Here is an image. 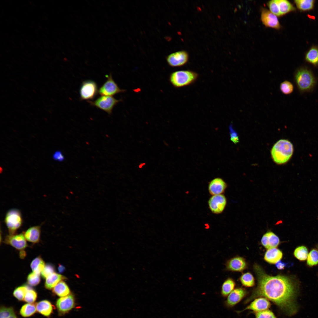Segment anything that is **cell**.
I'll list each match as a JSON object with an SVG mask.
<instances>
[{"label":"cell","instance_id":"1","mask_svg":"<svg viewBox=\"0 0 318 318\" xmlns=\"http://www.w3.org/2000/svg\"><path fill=\"white\" fill-rule=\"evenodd\" d=\"M258 285L252 297H264L274 302L288 315L292 316L298 310L296 298L297 288L290 277L282 275L271 276L257 265L254 267Z\"/></svg>","mask_w":318,"mask_h":318},{"label":"cell","instance_id":"2","mask_svg":"<svg viewBox=\"0 0 318 318\" xmlns=\"http://www.w3.org/2000/svg\"><path fill=\"white\" fill-rule=\"evenodd\" d=\"M293 151V146L291 142L287 140L281 139L273 146L271 150V155L276 163L282 165L289 160Z\"/></svg>","mask_w":318,"mask_h":318},{"label":"cell","instance_id":"3","mask_svg":"<svg viewBox=\"0 0 318 318\" xmlns=\"http://www.w3.org/2000/svg\"><path fill=\"white\" fill-rule=\"evenodd\" d=\"M198 76V73L191 70H178L170 74L169 80L174 87L179 88L193 84L197 81Z\"/></svg>","mask_w":318,"mask_h":318},{"label":"cell","instance_id":"4","mask_svg":"<svg viewBox=\"0 0 318 318\" xmlns=\"http://www.w3.org/2000/svg\"><path fill=\"white\" fill-rule=\"evenodd\" d=\"M295 77L298 88L302 91L310 90L315 83L313 74L306 69L302 68L298 70L295 74Z\"/></svg>","mask_w":318,"mask_h":318},{"label":"cell","instance_id":"5","mask_svg":"<svg viewBox=\"0 0 318 318\" xmlns=\"http://www.w3.org/2000/svg\"><path fill=\"white\" fill-rule=\"evenodd\" d=\"M4 221L9 234H15L22 223V219L20 212L15 208L9 210L6 215Z\"/></svg>","mask_w":318,"mask_h":318},{"label":"cell","instance_id":"6","mask_svg":"<svg viewBox=\"0 0 318 318\" xmlns=\"http://www.w3.org/2000/svg\"><path fill=\"white\" fill-rule=\"evenodd\" d=\"M121 99L117 100L112 96H101L94 101H87L90 105L95 107L110 115L114 107Z\"/></svg>","mask_w":318,"mask_h":318},{"label":"cell","instance_id":"7","mask_svg":"<svg viewBox=\"0 0 318 318\" xmlns=\"http://www.w3.org/2000/svg\"><path fill=\"white\" fill-rule=\"evenodd\" d=\"M98 93L97 86L95 82L88 80L82 82L80 90L81 100L91 101L96 97Z\"/></svg>","mask_w":318,"mask_h":318},{"label":"cell","instance_id":"8","mask_svg":"<svg viewBox=\"0 0 318 318\" xmlns=\"http://www.w3.org/2000/svg\"><path fill=\"white\" fill-rule=\"evenodd\" d=\"M75 297L71 294L58 298L56 305L59 315L63 316L68 313L75 307Z\"/></svg>","mask_w":318,"mask_h":318},{"label":"cell","instance_id":"9","mask_svg":"<svg viewBox=\"0 0 318 318\" xmlns=\"http://www.w3.org/2000/svg\"><path fill=\"white\" fill-rule=\"evenodd\" d=\"M125 90L120 89L112 78L111 74L107 77V79L98 90L101 96H112L119 93L124 92Z\"/></svg>","mask_w":318,"mask_h":318},{"label":"cell","instance_id":"10","mask_svg":"<svg viewBox=\"0 0 318 318\" xmlns=\"http://www.w3.org/2000/svg\"><path fill=\"white\" fill-rule=\"evenodd\" d=\"M226 204V198L223 194L212 196L208 201L210 210L215 214L222 213L224 210Z\"/></svg>","mask_w":318,"mask_h":318},{"label":"cell","instance_id":"11","mask_svg":"<svg viewBox=\"0 0 318 318\" xmlns=\"http://www.w3.org/2000/svg\"><path fill=\"white\" fill-rule=\"evenodd\" d=\"M188 60V54L184 51L172 53L168 55L166 58L168 64L173 67L182 66L187 63Z\"/></svg>","mask_w":318,"mask_h":318},{"label":"cell","instance_id":"12","mask_svg":"<svg viewBox=\"0 0 318 318\" xmlns=\"http://www.w3.org/2000/svg\"><path fill=\"white\" fill-rule=\"evenodd\" d=\"M4 242L21 251L24 250L28 246L24 233L7 235L6 236Z\"/></svg>","mask_w":318,"mask_h":318},{"label":"cell","instance_id":"13","mask_svg":"<svg viewBox=\"0 0 318 318\" xmlns=\"http://www.w3.org/2000/svg\"><path fill=\"white\" fill-rule=\"evenodd\" d=\"M261 18L262 23L266 26L276 29L280 28L277 16L268 9L265 8L262 9Z\"/></svg>","mask_w":318,"mask_h":318},{"label":"cell","instance_id":"14","mask_svg":"<svg viewBox=\"0 0 318 318\" xmlns=\"http://www.w3.org/2000/svg\"><path fill=\"white\" fill-rule=\"evenodd\" d=\"M227 186V184L222 179L216 178L209 182L208 190L212 196L221 194L224 192Z\"/></svg>","mask_w":318,"mask_h":318},{"label":"cell","instance_id":"15","mask_svg":"<svg viewBox=\"0 0 318 318\" xmlns=\"http://www.w3.org/2000/svg\"><path fill=\"white\" fill-rule=\"evenodd\" d=\"M279 243L280 240L279 237L271 231H268L265 233L261 239L262 244L268 249L276 248Z\"/></svg>","mask_w":318,"mask_h":318},{"label":"cell","instance_id":"16","mask_svg":"<svg viewBox=\"0 0 318 318\" xmlns=\"http://www.w3.org/2000/svg\"><path fill=\"white\" fill-rule=\"evenodd\" d=\"M246 264L243 258L237 256L233 258L227 262L226 267L228 269L233 271L241 272L246 268Z\"/></svg>","mask_w":318,"mask_h":318},{"label":"cell","instance_id":"17","mask_svg":"<svg viewBox=\"0 0 318 318\" xmlns=\"http://www.w3.org/2000/svg\"><path fill=\"white\" fill-rule=\"evenodd\" d=\"M245 290L242 288L234 289L228 295L226 304L228 307H232L239 302L246 294Z\"/></svg>","mask_w":318,"mask_h":318},{"label":"cell","instance_id":"18","mask_svg":"<svg viewBox=\"0 0 318 318\" xmlns=\"http://www.w3.org/2000/svg\"><path fill=\"white\" fill-rule=\"evenodd\" d=\"M270 306V303L267 299L260 298L255 299L244 310L250 309L258 312L267 310Z\"/></svg>","mask_w":318,"mask_h":318},{"label":"cell","instance_id":"19","mask_svg":"<svg viewBox=\"0 0 318 318\" xmlns=\"http://www.w3.org/2000/svg\"><path fill=\"white\" fill-rule=\"evenodd\" d=\"M40 234L41 228L39 226L30 227L24 233L26 240L34 244L39 242Z\"/></svg>","mask_w":318,"mask_h":318},{"label":"cell","instance_id":"20","mask_svg":"<svg viewBox=\"0 0 318 318\" xmlns=\"http://www.w3.org/2000/svg\"><path fill=\"white\" fill-rule=\"evenodd\" d=\"M36 305L37 311L44 316L49 317L53 312L54 306L47 300L40 301L37 303Z\"/></svg>","mask_w":318,"mask_h":318},{"label":"cell","instance_id":"21","mask_svg":"<svg viewBox=\"0 0 318 318\" xmlns=\"http://www.w3.org/2000/svg\"><path fill=\"white\" fill-rule=\"evenodd\" d=\"M283 254L279 249L276 248L268 249L266 252L264 259L271 264H275L282 258Z\"/></svg>","mask_w":318,"mask_h":318},{"label":"cell","instance_id":"22","mask_svg":"<svg viewBox=\"0 0 318 318\" xmlns=\"http://www.w3.org/2000/svg\"><path fill=\"white\" fill-rule=\"evenodd\" d=\"M65 279L66 278L64 276L54 272L46 279L45 287L48 290L52 289L60 281Z\"/></svg>","mask_w":318,"mask_h":318},{"label":"cell","instance_id":"23","mask_svg":"<svg viewBox=\"0 0 318 318\" xmlns=\"http://www.w3.org/2000/svg\"><path fill=\"white\" fill-rule=\"evenodd\" d=\"M52 292L60 297H64L70 294V290L68 286L63 281H60L52 289Z\"/></svg>","mask_w":318,"mask_h":318},{"label":"cell","instance_id":"24","mask_svg":"<svg viewBox=\"0 0 318 318\" xmlns=\"http://www.w3.org/2000/svg\"><path fill=\"white\" fill-rule=\"evenodd\" d=\"M279 8L281 16L285 15L295 10L293 5L286 0H276Z\"/></svg>","mask_w":318,"mask_h":318},{"label":"cell","instance_id":"25","mask_svg":"<svg viewBox=\"0 0 318 318\" xmlns=\"http://www.w3.org/2000/svg\"><path fill=\"white\" fill-rule=\"evenodd\" d=\"M37 311L36 305L33 303H28L22 306L19 313L23 317H27L33 315Z\"/></svg>","mask_w":318,"mask_h":318},{"label":"cell","instance_id":"26","mask_svg":"<svg viewBox=\"0 0 318 318\" xmlns=\"http://www.w3.org/2000/svg\"><path fill=\"white\" fill-rule=\"evenodd\" d=\"M45 266L44 262L40 256L34 259L30 264V267L33 271L39 274Z\"/></svg>","mask_w":318,"mask_h":318},{"label":"cell","instance_id":"27","mask_svg":"<svg viewBox=\"0 0 318 318\" xmlns=\"http://www.w3.org/2000/svg\"><path fill=\"white\" fill-rule=\"evenodd\" d=\"M235 285L234 281L229 278L225 281L222 285L221 294L224 297L228 295L233 290Z\"/></svg>","mask_w":318,"mask_h":318},{"label":"cell","instance_id":"28","mask_svg":"<svg viewBox=\"0 0 318 318\" xmlns=\"http://www.w3.org/2000/svg\"><path fill=\"white\" fill-rule=\"evenodd\" d=\"M297 7L300 10L307 11L313 9L314 1L313 0H296L294 1Z\"/></svg>","mask_w":318,"mask_h":318},{"label":"cell","instance_id":"29","mask_svg":"<svg viewBox=\"0 0 318 318\" xmlns=\"http://www.w3.org/2000/svg\"><path fill=\"white\" fill-rule=\"evenodd\" d=\"M306 59L309 62L314 65L318 64V49L316 47H312L307 53Z\"/></svg>","mask_w":318,"mask_h":318},{"label":"cell","instance_id":"30","mask_svg":"<svg viewBox=\"0 0 318 318\" xmlns=\"http://www.w3.org/2000/svg\"><path fill=\"white\" fill-rule=\"evenodd\" d=\"M0 312V318H18L12 307L1 306Z\"/></svg>","mask_w":318,"mask_h":318},{"label":"cell","instance_id":"31","mask_svg":"<svg viewBox=\"0 0 318 318\" xmlns=\"http://www.w3.org/2000/svg\"><path fill=\"white\" fill-rule=\"evenodd\" d=\"M294 255L297 259L301 261L306 260L308 255L307 248L304 246H301L296 248L294 253Z\"/></svg>","mask_w":318,"mask_h":318},{"label":"cell","instance_id":"32","mask_svg":"<svg viewBox=\"0 0 318 318\" xmlns=\"http://www.w3.org/2000/svg\"><path fill=\"white\" fill-rule=\"evenodd\" d=\"M240 281L242 285L246 287H252L255 284L254 278L249 272L242 274L240 277Z\"/></svg>","mask_w":318,"mask_h":318},{"label":"cell","instance_id":"33","mask_svg":"<svg viewBox=\"0 0 318 318\" xmlns=\"http://www.w3.org/2000/svg\"><path fill=\"white\" fill-rule=\"evenodd\" d=\"M28 287L25 285H23L16 288L14 290L13 295L19 301L24 300Z\"/></svg>","mask_w":318,"mask_h":318},{"label":"cell","instance_id":"34","mask_svg":"<svg viewBox=\"0 0 318 318\" xmlns=\"http://www.w3.org/2000/svg\"><path fill=\"white\" fill-rule=\"evenodd\" d=\"M307 264L310 266H312L318 264V251L313 249L308 254L307 258Z\"/></svg>","mask_w":318,"mask_h":318},{"label":"cell","instance_id":"35","mask_svg":"<svg viewBox=\"0 0 318 318\" xmlns=\"http://www.w3.org/2000/svg\"><path fill=\"white\" fill-rule=\"evenodd\" d=\"M37 297V293L36 291L32 288H28L24 301L29 303H33L36 301Z\"/></svg>","mask_w":318,"mask_h":318},{"label":"cell","instance_id":"36","mask_svg":"<svg viewBox=\"0 0 318 318\" xmlns=\"http://www.w3.org/2000/svg\"><path fill=\"white\" fill-rule=\"evenodd\" d=\"M40 281V274L33 272L29 274L27 278L28 284L32 286H35L38 285Z\"/></svg>","mask_w":318,"mask_h":318},{"label":"cell","instance_id":"37","mask_svg":"<svg viewBox=\"0 0 318 318\" xmlns=\"http://www.w3.org/2000/svg\"><path fill=\"white\" fill-rule=\"evenodd\" d=\"M280 88L281 91L285 95L291 94L294 89L292 84L288 81H285L282 82L280 84Z\"/></svg>","mask_w":318,"mask_h":318},{"label":"cell","instance_id":"38","mask_svg":"<svg viewBox=\"0 0 318 318\" xmlns=\"http://www.w3.org/2000/svg\"><path fill=\"white\" fill-rule=\"evenodd\" d=\"M267 5L269 9V11L272 13L277 16H281L279 8L276 0H272L269 1Z\"/></svg>","mask_w":318,"mask_h":318},{"label":"cell","instance_id":"39","mask_svg":"<svg viewBox=\"0 0 318 318\" xmlns=\"http://www.w3.org/2000/svg\"><path fill=\"white\" fill-rule=\"evenodd\" d=\"M54 266L52 264H46L41 272V275L44 279H46L48 277L54 272Z\"/></svg>","mask_w":318,"mask_h":318},{"label":"cell","instance_id":"40","mask_svg":"<svg viewBox=\"0 0 318 318\" xmlns=\"http://www.w3.org/2000/svg\"><path fill=\"white\" fill-rule=\"evenodd\" d=\"M256 318H276L274 313L271 311L266 310L257 312Z\"/></svg>","mask_w":318,"mask_h":318},{"label":"cell","instance_id":"41","mask_svg":"<svg viewBox=\"0 0 318 318\" xmlns=\"http://www.w3.org/2000/svg\"><path fill=\"white\" fill-rule=\"evenodd\" d=\"M53 157L54 160L59 161H62L64 159V157L60 151H57L53 154Z\"/></svg>","mask_w":318,"mask_h":318},{"label":"cell","instance_id":"42","mask_svg":"<svg viewBox=\"0 0 318 318\" xmlns=\"http://www.w3.org/2000/svg\"><path fill=\"white\" fill-rule=\"evenodd\" d=\"M230 137L231 140L234 143H236L239 141L238 135L231 128L230 129Z\"/></svg>","mask_w":318,"mask_h":318},{"label":"cell","instance_id":"43","mask_svg":"<svg viewBox=\"0 0 318 318\" xmlns=\"http://www.w3.org/2000/svg\"><path fill=\"white\" fill-rule=\"evenodd\" d=\"M287 263L280 260L276 263V266L278 269L282 270L287 266Z\"/></svg>","mask_w":318,"mask_h":318},{"label":"cell","instance_id":"44","mask_svg":"<svg viewBox=\"0 0 318 318\" xmlns=\"http://www.w3.org/2000/svg\"><path fill=\"white\" fill-rule=\"evenodd\" d=\"M65 268L64 266L61 264H59L58 267V270L60 273L63 272Z\"/></svg>","mask_w":318,"mask_h":318},{"label":"cell","instance_id":"45","mask_svg":"<svg viewBox=\"0 0 318 318\" xmlns=\"http://www.w3.org/2000/svg\"><path fill=\"white\" fill-rule=\"evenodd\" d=\"M26 256V253L24 250L21 251L19 253V256L21 259L24 258Z\"/></svg>","mask_w":318,"mask_h":318},{"label":"cell","instance_id":"46","mask_svg":"<svg viewBox=\"0 0 318 318\" xmlns=\"http://www.w3.org/2000/svg\"><path fill=\"white\" fill-rule=\"evenodd\" d=\"M145 165V164L144 163H141L139 165V168H142Z\"/></svg>","mask_w":318,"mask_h":318}]
</instances>
